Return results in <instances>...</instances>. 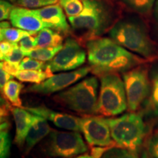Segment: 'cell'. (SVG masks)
<instances>
[{
  "mask_svg": "<svg viewBox=\"0 0 158 158\" xmlns=\"http://www.w3.org/2000/svg\"><path fill=\"white\" fill-rule=\"evenodd\" d=\"M53 75L54 73L45 67L44 70H21L15 77L21 82L37 84L44 81Z\"/></svg>",
  "mask_w": 158,
  "mask_h": 158,
  "instance_id": "19",
  "label": "cell"
},
{
  "mask_svg": "<svg viewBox=\"0 0 158 158\" xmlns=\"http://www.w3.org/2000/svg\"><path fill=\"white\" fill-rule=\"evenodd\" d=\"M99 82L97 77L84 79L53 97L54 102L84 115L95 114Z\"/></svg>",
  "mask_w": 158,
  "mask_h": 158,
  "instance_id": "4",
  "label": "cell"
},
{
  "mask_svg": "<svg viewBox=\"0 0 158 158\" xmlns=\"http://www.w3.org/2000/svg\"><path fill=\"white\" fill-rule=\"evenodd\" d=\"M59 2L68 18L80 14L84 8L83 0H59Z\"/></svg>",
  "mask_w": 158,
  "mask_h": 158,
  "instance_id": "23",
  "label": "cell"
},
{
  "mask_svg": "<svg viewBox=\"0 0 158 158\" xmlns=\"http://www.w3.org/2000/svg\"><path fill=\"white\" fill-rule=\"evenodd\" d=\"M111 137L117 148L136 152L145 137V124L141 116L130 112L120 117L107 118Z\"/></svg>",
  "mask_w": 158,
  "mask_h": 158,
  "instance_id": "6",
  "label": "cell"
},
{
  "mask_svg": "<svg viewBox=\"0 0 158 158\" xmlns=\"http://www.w3.org/2000/svg\"><path fill=\"white\" fill-rule=\"evenodd\" d=\"M149 108L155 116H158V72L153 75L152 80Z\"/></svg>",
  "mask_w": 158,
  "mask_h": 158,
  "instance_id": "24",
  "label": "cell"
},
{
  "mask_svg": "<svg viewBox=\"0 0 158 158\" xmlns=\"http://www.w3.org/2000/svg\"><path fill=\"white\" fill-rule=\"evenodd\" d=\"M37 43L38 48H48L62 45L63 37L61 33L48 27H45L37 33Z\"/></svg>",
  "mask_w": 158,
  "mask_h": 158,
  "instance_id": "17",
  "label": "cell"
},
{
  "mask_svg": "<svg viewBox=\"0 0 158 158\" xmlns=\"http://www.w3.org/2000/svg\"><path fill=\"white\" fill-rule=\"evenodd\" d=\"M128 8L139 13V14H147L153 6H155L156 0H121Z\"/></svg>",
  "mask_w": 158,
  "mask_h": 158,
  "instance_id": "22",
  "label": "cell"
},
{
  "mask_svg": "<svg viewBox=\"0 0 158 158\" xmlns=\"http://www.w3.org/2000/svg\"><path fill=\"white\" fill-rule=\"evenodd\" d=\"M142 158H155V157H153L149 153H147V152H144L143 153V155H142Z\"/></svg>",
  "mask_w": 158,
  "mask_h": 158,
  "instance_id": "40",
  "label": "cell"
},
{
  "mask_svg": "<svg viewBox=\"0 0 158 158\" xmlns=\"http://www.w3.org/2000/svg\"><path fill=\"white\" fill-rule=\"evenodd\" d=\"M52 131L48 123V120L42 116L35 115V121L29 130L28 135L26 138L24 144V155H27L30 152L40 141H41L45 137L50 134Z\"/></svg>",
  "mask_w": 158,
  "mask_h": 158,
  "instance_id": "16",
  "label": "cell"
},
{
  "mask_svg": "<svg viewBox=\"0 0 158 158\" xmlns=\"http://www.w3.org/2000/svg\"><path fill=\"white\" fill-rule=\"evenodd\" d=\"M24 108L31 112V114L45 118V119L51 122L54 125L59 128L73 130V131H78V130L80 131L81 130L79 118L76 116L54 111L45 106H37V107Z\"/></svg>",
  "mask_w": 158,
  "mask_h": 158,
  "instance_id": "14",
  "label": "cell"
},
{
  "mask_svg": "<svg viewBox=\"0 0 158 158\" xmlns=\"http://www.w3.org/2000/svg\"><path fill=\"white\" fill-rule=\"evenodd\" d=\"M11 113L15 123L14 143L19 148H23L29 130L34 123L35 115L23 107L12 108Z\"/></svg>",
  "mask_w": 158,
  "mask_h": 158,
  "instance_id": "15",
  "label": "cell"
},
{
  "mask_svg": "<svg viewBox=\"0 0 158 158\" xmlns=\"http://www.w3.org/2000/svg\"><path fill=\"white\" fill-rule=\"evenodd\" d=\"M43 149L48 157L73 158L86 152L87 147L78 131L52 130Z\"/></svg>",
  "mask_w": 158,
  "mask_h": 158,
  "instance_id": "7",
  "label": "cell"
},
{
  "mask_svg": "<svg viewBox=\"0 0 158 158\" xmlns=\"http://www.w3.org/2000/svg\"><path fill=\"white\" fill-rule=\"evenodd\" d=\"M108 1H111V0H108Z\"/></svg>",
  "mask_w": 158,
  "mask_h": 158,
  "instance_id": "42",
  "label": "cell"
},
{
  "mask_svg": "<svg viewBox=\"0 0 158 158\" xmlns=\"http://www.w3.org/2000/svg\"><path fill=\"white\" fill-rule=\"evenodd\" d=\"M80 14L69 17L73 30L87 42L100 37L115 24V10L108 0H83Z\"/></svg>",
  "mask_w": 158,
  "mask_h": 158,
  "instance_id": "2",
  "label": "cell"
},
{
  "mask_svg": "<svg viewBox=\"0 0 158 158\" xmlns=\"http://www.w3.org/2000/svg\"><path fill=\"white\" fill-rule=\"evenodd\" d=\"M86 53L78 41L72 37L65 40L62 48L46 64V68L53 73L76 70L86 62Z\"/></svg>",
  "mask_w": 158,
  "mask_h": 158,
  "instance_id": "9",
  "label": "cell"
},
{
  "mask_svg": "<svg viewBox=\"0 0 158 158\" xmlns=\"http://www.w3.org/2000/svg\"><path fill=\"white\" fill-rule=\"evenodd\" d=\"M10 21L14 27L35 35L45 27H48L37 14L35 9L23 7H15L10 13Z\"/></svg>",
  "mask_w": 158,
  "mask_h": 158,
  "instance_id": "12",
  "label": "cell"
},
{
  "mask_svg": "<svg viewBox=\"0 0 158 158\" xmlns=\"http://www.w3.org/2000/svg\"><path fill=\"white\" fill-rule=\"evenodd\" d=\"M149 153L155 158H158V131L155 132L148 142Z\"/></svg>",
  "mask_w": 158,
  "mask_h": 158,
  "instance_id": "32",
  "label": "cell"
},
{
  "mask_svg": "<svg viewBox=\"0 0 158 158\" xmlns=\"http://www.w3.org/2000/svg\"><path fill=\"white\" fill-rule=\"evenodd\" d=\"M7 1L10 2H12V3H15V2H17L18 0H7Z\"/></svg>",
  "mask_w": 158,
  "mask_h": 158,
  "instance_id": "41",
  "label": "cell"
},
{
  "mask_svg": "<svg viewBox=\"0 0 158 158\" xmlns=\"http://www.w3.org/2000/svg\"><path fill=\"white\" fill-rule=\"evenodd\" d=\"M10 152V138L8 129L0 131V158H9Z\"/></svg>",
  "mask_w": 158,
  "mask_h": 158,
  "instance_id": "26",
  "label": "cell"
},
{
  "mask_svg": "<svg viewBox=\"0 0 158 158\" xmlns=\"http://www.w3.org/2000/svg\"><path fill=\"white\" fill-rule=\"evenodd\" d=\"M35 10L48 28L64 35L70 32V27L67 21V15L59 4L45 6Z\"/></svg>",
  "mask_w": 158,
  "mask_h": 158,
  "instance_id": "13",
  "label": "cell"
},
{
  "mask_svg": "<svg viewBox=\"0 0 158 158\" xmlns=\"http://www.w3.org/2000/svg\"><path fill=\"white\" fill-rule=\"evenodd\" d=\"M17 45V43H12L7 40L1 41V43H0V56H1V59L7 54H8L10 52H11Z\"/></svg>",
  "mask_w": 158,
  "mask_h": 158,
  "instance_id": "34",
  "label": "cell"
},
{
  "mask_svg": "<svg viewBox=\"0 0 158 158\" xmlns=\"http://www.w3.org/2000/svg\"><path fill=\"white\" fill-rule=\"evenodd\" d=\"M14 76L6 72L3 69L0 68V87H1V90L3 89L5 85L10 80L13 79Z\"/></svg>",
  "mask_w": 158,
  "mask_h": 158,
  "instance_id": "36",
  "label": "cell"
},
{
  "mask_svg": "<svg viewBox=\"0 0 158 158\" xmlns=\"http://www.w3.org/2000/svg\"><path fill=\"white\" fill-rule=\"evenodd\" d=\"M89 72H91V69L89 66L76 69L70 72L68 71L54 74L40 84L29 86L23 90V92L48 95L69 87L86 76Z\"/></svg>",
  "mask_w": 158,
  "mask_h": 158,
  "instance_id": "11",
  "label": "cell"
},
{
  "mask_svg": "<svg viewBox=\"0 0 158 158\" xmlns=\"http://www.w3.org/2000/svg\"><path fill=\"white\" fill-rule=\"evenodd\" d=\"M23 85L17 81L10 80L4 86L3 92L4 97L7 101L10 102L14 107L23 108L22 102L20 98V93L22 91Z\"/></svg>",
  "mask_w": 158,
  "mask_h": 158,
  "instance_id": "18",
  "label": "cell"
},
{
  "mask_svg": "<svg viewBox=\"0 0 158 158\" xmlns=\"http://www.w3.org/2000/svg\"><path fill=\"white\" fill-rule=\"evenodd\" d=\"M91 72L98 77L126 72L143 64L146 59L132 54L110 37H98L86 43Z\"/></svg>",
  "mask_w": 158,
  "mask_h": 158,
  "instance_id": "1",
  "label": "cell"
},
{
  "mask_svg": "<svg viewBox=\"0 0 158 158\" xmlns=\"http://www.w3.org/2000/svg\"><path fill=\"white\" fill-rule=\"evenodd\" d=\"M76 158H97V157H94V156H93L92 155H88V154H85V155H79Z\"/></svg>",
  "mask_w": 158,
  "mask_h": 158,
  "instance_id": "39",
  "label": "cell"
},
{
  "mask_svg": "<svg viewBox=\"0 0 158 158\" xmlns=\"http://www.w3.org/2000/svg\"><path fill=\"white\" fill-rule=\"evenodd\" d=\"M31 35H35L29 31L16 28L9 27L7 29H0V39L1 41L7 40L12 43H18L23 37Z\"/></svg>",
  "mask_w": 158,
  "mask_h": 158,
  "instance_id": "21",
  "label": "cell"
},
{
  "mask_svg": "<svg viewBox=\"0 0 158 158\" xmlns=\"http://www.w3.org/2000/svg\"><path fill=\"white\" fill-rule=\"evenodd\" d=\"M108 35L118 45L147 60L155 58L157 55V45L139 23L126 20L117 21Z\"/></svg>",
  "mask_w": 158,
  "mask_h": 158,
  "instance_id": "3",
  "label": "cell"
},
{
  "mask_svg": "<svg viewBox=\"0 0 158 158\" xmlns=\"http://www.w3.org/2000/svg\"><path fill=\"white\" fill-rule=\"evenodd\" d=\"M101 158H138L136 152L122 148H112L104 153Z\"/></svg>",
  "mask_w": 158,
  "mask_h": 158,
  "instance_id": "25",
  "label": "cell"
},
{
  "mask_svg": "<svg viewBox=\"0 0 158 158\" xmlns=\"http://www.w3.org/2000/svg\"><path fill=\"white\" fill-rule=\"evenodd\" d=\"M14 5L7 0H1L0 1V20L1 21L9 19L10 13Z\"/></svg>",
  "mask_w": 158,
  "mask_h": 158,
  "instance_id": "31",
  "label": "cell"
},
{
  "mask_svg": "<svg viewBox=\"0 0 158 158\" xmlns=\"http://www.w3.org/2000/svg\"><path fill=\"white\" fill-rule=\"evenodd\" d=\"M59 0H18L17 5L29 9H37L57 4Z\"/></svg>",
  "mask_w": 158,
  "mask_h": 158,
  "instance_id": "27",
  "label": "cell"
},
{
  "mask_svg": "<svg viewBox=\"0 0 158 158\" xmlns=\"http://www.w3.org/2000/svg\"><path fill=\"white\" fill-rule=\"evenodd\" d=\"M80 131L91 147L117 148L111 137L107 118L102 116L84 115L79 118Z\"/></svg>",
  "mask_w": 158,
  "mask_h": 158,
  "instance_id": "10",
  "label": "cell"
},
{
  "mask_svg": "<svg viewBox=\"0 0 158 158\" xmlns=\"http://www.w3.org/2000/svg\"><path fill=\"white\" fill-rule=\"evenodd\" d=\"M154 13H155V17L158 22V0H156L155 4V9H154Z\"/></svg>",
  "mask_w": 158,
  "mask_h": 158,
  "instance_id": "38",
  "label": "cell"
},
{
  "mask_svg": "<svg viewBox=\"0 0 158 158\" xmlns=\"http://www.w3.org/2000/svg\"><path fill=\"white\" fill-rule=\"evenodd\" d=\"M26 56L24 52L21 50L19 45H17L11 52L7 54L1 59L2 61H7V62L15 63V64H20Z\"/></svg>",
  "mask_w": 158,
  "mask_h": 158,
  "instance_id": "29",
  "label": "cell"
},
{
  "mask_svg": "<svg viewBox=\"0 0 158 158\" xmlns=\"http://www.w3.org/2000/svg\"><path fill=\"white\" fill-rule=\"evenodd\" d=\"M100 88L95 114L114 116L127 109V97L123 79L118 73H110L100 76Z\"/></svg>",
  "mask_w": 158,
  "mask_h": 158,
  "instance_id": "5",
  "label": "cell"
},
{
  "mask_svg": "<svg viewBox=\"0 0 158 158\" xmlns=\"http://www.w3.org/2000/svg\"><path fill=\"white\" fill-rule=\"evenodd\" d=\"M19 47L21 48L26 55L27 53L29 52L33 49L36 48L37 46V37H34L33 35H29L23 37L19 41Z\"/></svg>",
  "mask_w": 158,
  "mask_h": 158,
  "instance_id": "30",
  "label": "cell"
},
{
  "mask_svg": "<svg viewBox=\"0 0 158 158\" xmlns=\"http://www.w3.org/2000/svg\"><path fill=\"white\" fill-rule=\"evenodd\" d=\"M11 23H9L8 21H1V23H0V29H7L10 27Z\"/></svg>",
  "mask_w": 158,
  "mask_h": 158,
  "instance_id": "37",
  "label": "cell"
},
{
  "mask_svg": "<svg viewBox=\"0 0 158 158\" xmlns=\"http://www.w3.org/2000/svg\"><path fill=\"white\" fill-rule=\"evenodd\" d=\"M45 67H46V64H45L44 62H41L29 56L23 58L19 64L20 70H44Z\"/></svg>",
  "mask_w": 158,
  "mask_h": 158,
  "instance_id": "28",
  "label": "cell"
},
{
  "mask_svg": "<svg viewBox=\"0 0 158 158\" xmlns=\"http://www.w3.org/2000/svg\"><path fill=\"white\" fill-rule=\"evenodd\" d=\"M11 110L12 108L10 106L9 102L5 98L1 97V119L7 118L9 116V111Z\"/></svg>",
  "mask_w": 158,
  "mask_h": 158,
  "instance_id": "35",
  "label": "cell"
},
{
  "mask_svg": "<svg viewBox=\"0 0 158 158\" xmlns=\"http://www.w3.org/2000/svg\"><path fill=\"white\" fill-rule=\"evenodd\" d=\"M62 48V45L56 47H48V48L37 47L36 48L27 53L26 56L41 61V62H49L56 56Z\"/></svg>",
  "mask_w": 158,
  "mask_h": 158,
  "instance_id": "20",
  "label": "cell"
},
{
  "mask_svg": "<svg viewBox=\"0 0 158 158\" xmlns=\"http://www.w3.org/2000/svg\"><path fill=\"white\" fill-rule=\"evenodd\" d=\"M0 68L3 69L4 70L14 77L19 73V71H21L19 68V64H15V63L9 62L7 61H2L0 64Z\"/></svg>",
  "mask_w": 158,
  "mask_h": 158,
  "instance_id": "33",
  "label": "cell"
},
{
  "mask_svg": "<svg viewBox=\"0 0 158 158\" xmlns=\"http://www.w3.org/2000/svg\"><path fill=\"white\" fill-rule=\"evenodd\" d=\"M122 79L127 97V110L135 112L147 98L150 90L147 68L137 67L124 73Z\"/></svg>",
  "mask_w": 158,
  "mask_h": 158,
  "instance_id": "8",
  "label": "cell"
}]
</instances>
